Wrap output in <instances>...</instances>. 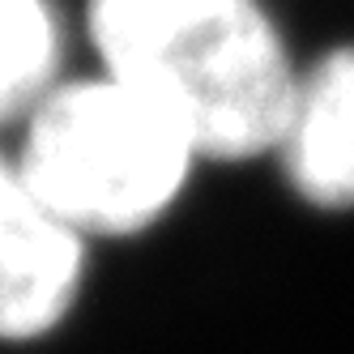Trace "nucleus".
I'll return each instance as SVG.
<instances>
[{"label":"nucleus","instance_id":"f257e3e1","mask_svg":"<svg viewBox=\"0 0 354 354\" xmlns=\"http://www.w3.org/2000/svg\"><path fill=\"white\" fill-rule=\"evenodd\" d=\"M90 30L111 77L167 107L196 154L277 149L299 82L252 0H94Z\"/></svg>","mask_w":354,"mask_h":354},{"label":"nucleus","instance_id":"f03ea898","mask_svg":"<svg viewBox=\"0 0 354 354\" xmlns=\"http://www.w3.org/2000/svg\"><path fill=\"white\" fill-rule=\"evenodd\" d=\"M192 154L167 107L107 77L43 98L17 171L77 235H133L175 201Z\"/></svg>","mask_w":354,"mask_h":354},{"label":"nucleus","instance_id":"7ed1b4c3","mask_svg":"<svg viewBox=\"0 0 354 354\" xmlns=\"http://www.w3.org/2000/svg\"><path fill=\"white\" fill-rule=\"evenodd\" d=\"M82 235L0 162V342L47 333L77 295Z\"/></svg>","mask_w":354,"mask_h":354},{"label":"nucleus","instance_id":"20e7f679","mask_svg":"<svg viewBox=\"0 0 354 354\" xmlns=\"http://www.w3.org/2000/svg\"><path fill=\"white\" fill-rule=\"evenodd\" d=\"M277 149L303 201L316 209L354 205V47L328 52L299 82Z\"/></svg>","mask_w":354,"mask_h":354},{"label":"nucleus","instance_id":"39448f33","mask_svg":"<svg viewBox=\"0 0 354 354\" xmlns=\"http://www.w3.org/2000/svg\"><path fill=\"white\" fill-rule=\"evenodd\" d=\"M56 68V21L47 0H0V120L39 107Z\"/></svg>","mask_w":354,"mask_h":354}]
</instances>
